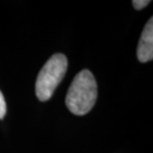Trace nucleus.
Segmentation results:
<instances>
[{"mask_svg":"<svg viewBox=\"0 0 153 153\" xmlns=\"http://www.w3.org/2000/svg\"><path fill=\"white\" fill-rule=\"evenodd\" d=\"M5 114H6V102H5L4 96L0 91V119L4 117Z\"/></svg>","mask_w":153,"mask_h":153,"instance_id":"5","label":"nucleus"},{"mask_svg":"<svg viewBox=\"0 0 153 153\" xmlns=\"http://www.w3.org/2000/svg\"><path fill=\"white\" fill-rule=\"evenodd\" d=\"M137 59L139 62L146 63L153 58V18L147 21L140 36L137 46Z\"/></svg>","mask_w":153,"mask_h":153,"instance_id":"3","label":"nucleus"},{"mask_svg":"<svg viewBox=\"0 0 153 153\" xmlns=\"http://www.w3.org/2000/svg\"><path fill=\"white\" fill-rule=\"evenodd\" d=\"M97 97V85L94 75L82 70L75 76L66 97L67 108L76 115L87 114L94 108Z\"/></svg>","mask_w":153,"mask_h":153,"instance_id":"1","label":"nucleus"},{"mask_svg":"<svg viewBox=\"0 0 153 153\" xmlns=\"http://www.w3.org/2000/svg\"><path fill=\"white\" fill-rule=\"evenodd\" d=\"M150 1L149 0H134L132 1V4H133V7L136 9V10H141L142 8L146 7Z\"/></svg>","mask_w":153,"mask_h":153,"instance_id":"4","label":"nucleus"},{"mask_svg":"<svg viewBox=\"0 0 153 153\" xmlns=\"http://www.w3.org/2000/svg\"><path fill=\"white\" fill-rule=\"evenodd\" d=\"M68 70V60L65 55H53L43 66L36 79V96L41 102H47L62 82Z\"/></svg>","mask_w":153,"mask_h":153,"instance_id":"2","label":"nucleus"}]
</instances>
